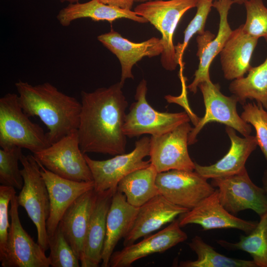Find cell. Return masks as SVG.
<instances>
[{"mask_svg":"<svg viewBox=\"0 0 267 267\" xmlns=\"http://www.w3.org/2000/svg\"><path fill=\"white\" fill-rule=\"evenodd\" d=\"M119 82L92 92L81 91V111L77 129L84 154L115 156L125 153L127 136L123 126L128 103Z\"/></svg>","mask_w":267,"mask_h":267,"instance_id":"6da1fadb","label":"cell"},{"mask_svg":"<svg viewBox=\"0 0 267 267\" xmlns=\"http://www.w3.org/2000/svg\"><path fill=\"white\" fill-rule=\"evenodd\" d=\"M19 104L29 117H39L48 129L50 144L78 129L81 103L48 82L32 85L18 81L15 84Z\"/></svg>","mask_w":267,"mask_h":267,"instance_id":"7a4b0ae2","label":"cell"},{"mask_svg":"<svg viewBox=\"0 0 267 267\" xmlns=\"http://www.w3.org/2000/svg\"><path fill=\"white\" fill-rule=\"evenodd\" d=\"M23 111L18 95L7 93L0 98V146L24 148L33 154L48 147L46 133Z\"/></svg>","mask_w":267,"mask_h":267,"instance_id":"3957f363","label":"cell"},{"mask_svg":"<svg viewBox=\"0 0 267 267\" xmlns=\"http://www.w3.org/2000/svg\"><path fill=\"white\" fill-rule=\"evenodd\" d=\"M24 184L17 200L36 226L37 242L46 251L48 248L46 221L50 212V202L46 183L41 175L40 165L32 155H22L20 162Z\"/></svg>","mask_w":267,"mask_h":267,"instance_id":"277c9868","label":"cell"},{"mask_svg":"<svg viewBox=\"0 0 267 267\" xmlns=\"http://www.w3.org/2000/svg\"><path fill=\"white\" fill-rule=\"evenodd\" d=\"M199 0H153L141 3L134 8L137 15L145 18L161 34L163 50L162 67L175 70L178 65L176 59L174 34L184 14L195 7Z\"/></svg>","mask_w":267,"mask_h":267,"instance_id":"5b68a950","label":"cell"},{"mask_svg":"<svg viewBox=\"0 0 267 267\" xmlns=\"http://www.w3.org/2000/svg\"><path fill=\"white\" fill-rule=\"evenodd\" d=\"M147 82L142 79L137 85L134 98L126 114L123 132L130 138L145 134L157 136L168 133L179 125L189 122L185 112H161L154 109L147 102Z\"/></svg>","mask_w":267,"mask_h":267,"instance_id":"8992f818","label":"cell"},{"mask_svg":"<svg viewBox=\"0 0 267 267\" xmlns=\"http://www.w3.org/2000/svg\"><path fill=\"white\" fill-rule=\"evenodd\" d=\"M150 141V137L144 136L135 142L131 152L105 160H94L85 154L92 176L94 190L97 193L110 189L116 191L119 182L124 177L148 166L150 161H145L144 158L149 155Z\"/></svg>","mask_w":267,"mask_h":267,"instance_id":"52a82bcc","label":"cell"},{"mask_svg":"<svg viewBox=\"0 0 267 267\" xmlns=\"http://www.w3.org/2000/svg\"><path fill=\"white\" fill-rule=\"evenodd\" d=\"M33 156L38 163L62 178L77 181L93 180L80 147L77 130Z\"/></svg>","mask_w":267,"mask_h":267,"instance_id":"ba28073f","label":"cell"},{"mask_svg":"<svg viewBox=\"0 0 267 267\" xmlns=\"http://www.w3.org/2000/svg\"><path fill=\"white\" fill-rule=\"evenodd\" d=\"M198 88L202 93L205 113L203 117L198 119L190 132L189 145L197 141L199 133L206 125L211 122H217L231 127L244 136L250 135L251 125L238 115L236 108L238 100L234 95H224L220 91V85L214 84L211 80L200 83Z\"/></svg>","mask_w":267,"mask_h":267,"instance_id":"9c48e42d","label":"cell"},{"mask_svg":"<svg viewBox=\"0 0 267 267\" xmlns=\"http://www.w3.org/2000/svg\"><path fill=\"white\" fill-rule=\"evenodd\" d=\"M19 205L14 193L9 212L10 226L5 249L0 255L2 267H48L45 251L23 228L18 213Z\"/></svg>","mask_w":267,"mask_h":267,"instance_id":"30bf717a","label":"cell"},{"mask_svg":"<svg viewBox=\"0 0 267 267\" xmlns=\"http://www.w3.org/2000/svg\"><path fill=\"white\" fill-rule=\"evenodd\" d=\"M211 184L218 188L221 203L232 215L247 209L259 216L267 212L265 191L254 183L246 169L234 175L212 178Z\"/></svg>","mask_w":267,"mask_h":267,"instance_id":"8fae6325","label":"cell"},{"mask_svg":"<svg viewBox=\"0 0 267 267\" xmlns=\"http://www.w3.org/2000/svg\"><path fill=\"white\" fill-rule=\"evenodd\" d=\"M207 179L195 171L172 170L158 173L156 182L168 201L190 210L216 190Z\"/></svg>","mask_w":267,"mask_h":267,"instance_id":"7c38bea8","label":"cell"},{"mask_svg":"<svg viewBox=\"0 0 267 267\" xmlns=\"http://www.w3.org/2000/svg\"><path fill=\"white\" fill-rule=\"evenodd\" d=\"M192 129L189 122H186L165 134L151 135L149 161L158 173L172 170L194 171L195 162L187 148Z\"/></svg>","mask_w":267,"mask_h":267,"instance_id":"4fadbf2b","label":"cell"},{"mask_svg":"<svg viewBox=\"0 0 267 267\" xmlns=\"http://www.w3.org/2000/svg\"><path fill=\"white\" fill-rule=\"evenodd\" d=\"M180 227L197 224L203 230L235 228L249 234L258 222L238 218L227 211L221 203L218 189L196 206L179 216Z\"/></svg>","mask_w":267,"mask_h":267,"instance_id":"5bb4252c","label":"cell"},{"mask_svg":"<svg viewBox=\"0 0 267 267\" xmlns=\"http://www.w3.org/2000/svg\"><path fill=\"white\" fill-rule=\"evenodd\" d=\"M187 239L181 229L178 219L175 220L157 233L147 235L141 241L126 246L121 250L114 252L109 267H129L136 261L149 255L163 253Z\"/></svg>","mask_w":267,"mask_h":267,"instance_id":"9a60e30c","label":"cell"},{"mask_svg":"<svg viewBox=\"0 0 267 267\" xmlns=\"http://www.w3.org/2000/svg\"><path fill=\"white\" fill-rule=\"evenodd\" d=\"M38 164L49 198L50 212L46 224L47 233L49 236L57 228L67 209L83 194L94 189V183L93 180L77 181L62 178Z\"/></svg>","mask_w":267,"mask_h":267,"instance_id":"2e32d148","label":"cell"},{"mask_svg":"<svg viewBox=\"0 0 267 267\" xmlns=\"http://www.w3.org/2000/svg\"><path fill=\"white\" fill-rule=\"evenodd\" d=\"M97 39L115 54L121 67L120 82L124 86L127 79H134L133 66L143 57H153L161 54L163 46L160 38L152 37L141 43H134L111 29L97 36Z\"/></svg>","mask_w":267,"mask_h":267,"instance_id":"e0dca14e","label":"cell"},{"mask_svg":"<svg viewBox=\"0 0 267 267\" xmlns=\"http://www.w3.org/2000/svg\"><path fill=\"white\" fill-rule=\"evenodd\" d=\"M188 210L171 203L161 194L155 196L139 208L132 228L124 238V246L150 234Z\"/></svg>","mask_w":267,"mask_h":267,"instance_id":"ac0fdd59","label":"cell"},{"mask_svg":"<svg viewBox=\"0 0 267 267\" xmlns=\"http://www.w3.org/2000/svg\"><path fill=\"white\" fill-rule=\"evenodd\" d=\"M225 132L231 142L227 153L211 165L202 166L195 162L194 171L207 179L230 176L242 172L246 169L247 160L258 146L255 136L240 137L234 129L228 126L225 127Z\"/></svg>","mask_w":267,"mask_h":267,"instance_id":"d6986e66","label":"cell"},{"mask_svg":"<svg viewBox=\"0 0 267 267\" xmlns=\"http://www.w3.org/2000/svg\"><path fill=\"white\" fill-rule=\"evenodd\" d=\"M116 191L110 189L96 192L97 197L90 215L83 252L80 260L82 267H97L101 263L107 213L112 197Z\"/></svg>","mask_w":267,"mask_h":267,"instance_id":"ffe728a7","label":"cell"},{"mask_svg":"<svg viewBox=\"0 0 267 267\" xmlns=\"http://www.w3.org/2000/svg\"><path fill=\"white\" fill-rule=\"evenodd\" d=\"M259 39L246 33L243 24L232 30L220 53L222 69L225 79L244 77L252 67L251 59Z\"/></svg>","mask_w":267,"mask_h":267,"instance_id":"44dd1931","label":"cell"},{"mask_svg":"<svg viewBox=\"0 0 267 267\" xmlns=\"http://www.w3.org/2000/svg\"><path fill=\"white\" fill-rule=\"evenodd\" d=\"M139 208L130 204L125 195L117 190L114 194L106 218V231L101 266L109 267L111 256L119 240L133 227Z\"/></svg>","mask_w":267,"mask_h":267,"instance_id":"7402d4cb","label":"cell"},{"mask_svg":"<svg viewBox=\"0 0 267 267\" xmlns=\"http://www.w3.org/2000/svg\"><path fill=\"white\" fill-rule=\"evenodd\" d=\"M96 197L93 189L83 194L67 209L58 225L79 260Z\"/></svg>","mask_w":267,"mask_h":267,"instance_id":"603a6c76","label":"cell"},{"mask_svg":"<svg viewBox=\"0 0 267 267\" xmlns=\"http://www.w3.org/2000/svg\"><path fill=\"white\" fill-rule=\"evenodd\" d=\"M62 26H69L74 20L89 18L94 21H114L126 18L141 23L148 22L134 10L105 4L100 0H91L84 3H70L62 8L56 16Z\"/></svg>","mask_w":267,"mask_h":267,"instance_id":"cb8c5ba5","label":"cell"},{"mask_svg":"<svg viewBox=\"0 0 267 267\" xmlns=\"http://www.w3.org/2000/svg\"><path fill=\"white\" fill-rule=\"evenodd\" d=\"M233 3L232 0H217L213 2V7L216 9L220 15L219 30L217 36L209 42L202 51L196 54L199 59L198 67L194 74L193 81L187 87L189 91L194 94L196 93L200 83L211 80L209 70L211 63L221 52L232 31L227 16Z\"/></svg>","mask_w":267,"mask_h":267,"instance_id":"d4e9b609","label":"cell"},{"mask_svg":"<svg viewBox=\"0 0 267 267\" xmlns=\"http://www.w3.org/2000/svg\"><path fill=\"white\" fill-rule=\"evenodd\" d=\"M158 172L150 164L129 174L119 182L117 190L124 194L131 205L139 208L160 194L156 180Z\"/></svg>","mask_w":267,"mask_h":267,"instance_id":"484cf974","label":"cell"},{"mask_svg":"<svg viewBox=\"0 0 267 267\" xmlns=\"http://www.w3.org/2000/svg\"><path fill=\"white\" fill-rule=\"evenodd\" d=\"M228 88L239 103L255 99L267 111V56L262 64L252 67L246 77L232 80Z\"/></svg>","mask_w":267,"mask_h":267,"instance_id":"4316f807","label":"cell"},{"mask_svg":"<svg viewBox=\"0 0 267 267\" xmlns=\"http://www.w3.org/2000/svg\"><path fill=\"white\" fill-rule=\"evenodd\" d=\"M260 217L255 228L247 236L241 235L238 242L220 240L217 243L227 250L245 251L257 267H267V212Z\"/></svg>","mask_w":267,"mask_h":267,"instance_id":"83f0119b","label":"cell"},{"mask_svg":"<svg viewBox=\"0 0 267 267\" xmlns=\"http://www.w3.org/2000/svg\"><path fill=\"white\" fill-rule=\"evenodd\" d=\"M197 256L195 261H181V267H257L252 261L231 258L217 252L199 236H195L188 244Z\"/></svg>","mask_w":267,"mask_h":267,"instance_id":"f1b7e54d","label":"cell"},{"mask_svg":"<svg viewBox=\"0 0 267 267\" xmlns=\"http://www.w3.org/2000/svg\"><path fill=\"white\" fill-rule=\"evenodd\" d=\"M22 148L11 146L0 149V183L21 190L24 179L19 168V162L23 155Z\"/></svg>","mask_w":267,"mask_h":267,"instance_id":"f546056e","label":"cell"},{"mask_svg":"<svg viewBox=\"0 0 267 267\" xmlns=\"http://www.w3.org/2000/svg\"><path fill=\"white\" fill-rule=\"evenodd\" d=\"M48 257L50 266L52 267H79V259L66 240L59 226L50 236H48Z\"/></svg>","mask_w":267,"mask_h":267,"instance_id":"4dcf8cb0","label":"cell"},{"mask_svg":"<svg viewBox=\"0 0 267 267\" xmlns=\"http://www.w3.org/2000/svg\"><path fill=\"white\" fill-rule=\"evenodd\" d=\"M212 7L211 0H198L196 13L184 31L182 42L175 45L176 59L178 65L181 64L183 54L191 38L196 34L200 35L205 33V24Z\"/></svg>","mask_w":267,"mask_h":267,"instance_id":"1f68e13d","label":"cell"},{"mask_svg":"<svg viewBox=\"0 0 267 267\" xmlns=\"http://www.w3.org/2000/svg\"><path fill=\"white\" fill-rule=\"evenodd\" d=\"M246 20L244 31L257 39L263 37L267 43V7L262 0H248L244 3Z\"/></svg>","mask_w":267,"mask_h":267,"instance_id":"d6a6232c","label":"cell"},{"mask_svg":"<svg viewBox=\"0 0 267 267\" xmlns=\"http://www.w3.org/2000/svg\"><path fill=\"white\" fill-rule=\"evenodd\" d=\"M243 108L241 117L255 129L258 145L267 161V111L255 102L245 104Z\"/></svg>","mask_w":267,"mask_h":267,"instance_id":"836d02e7","label":"cell"},{"mask_svg":"<svg viewBox=\"0 0 267 267\" xmlns=\"http://www.w3.org/2000/svg\"><path fill=\"white\" fill-rule=\"evenodd\" d=\"M15 188L8 186H0V255L4 252L7 243L10 223L8 220V205Z\"/></svg>","mask_w":267,"mask_h":267,"instance_id":"e575fe53","label":"cell"},{"mask_svg":"<svg viewBox=\"0 0 267 267\" xmlns=\"http://www.w3.org/2000/svg\"><path fill=\"white\" fill-rule=\"evenodd\" d=\"M101 2L111 5L124 9L131 10L134 2V0H100Z\"/></svg>","mask_w":267,"mask_h":267,"instance_id":"d590c367","label":"cell"},{"mask_svg":"<svg viewBox=\"0 0 267 267\" xmlns=\"http://www.w3.org/2000/svg\"><path fill=\"white\" fill-rule=\"evenodd\" d=\"M263 188L265 191L267 196V167L265 170L262 178Z\"/></svg>","mask_w":267,"mask_h":267,"instance_id":"8d00e7d4","label":"cell"},{"mask_svg":"<svg viewBox=\"0 0 267 267\" xmlns=\"http://www.w3.org/2000/svg\"><path fill=\"white\" fill-rule=\"evenodd\" d=\"M61 2H68L70 3H76L79 2V0H59Z\"/></svg>","mask_w":267,"mask_h":267,"instance_id":"74e56055","label":"cell"},{"mask_svg":"<svg viewBox=\"0 0 267 267\" xmlns=\"http://www.w3.org/2000/svg\"><path fill=\"white\" fill-rule=\"evenodd\" d=\"M213 1V0H211ZM233 1L234 3H237L238 4H243L244 3L248 0H232Z\"/></svg>","mask_w":267,"mask_h":267,"instance_id":"f35d334b","label":"cell"},{"mask_svg":"<svg viewBox=\"0 0 267 267\" xmlns=\"http://www.w3.org/2000/svg\"><path fill=\"white\" fill-rule=\"evenodd\" d=\"M134 0V2H138L143 3V2H147V1H150V0Z\"/></svg>","mask_w":267,"mask_h":267,"instance_id":"ab89813d","label":"cell"}]
</instances>
